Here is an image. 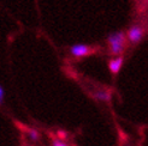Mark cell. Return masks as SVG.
Segmentation results:
<instances>
[{
  "instance_id": "cell-3",
  "label": "cell",
  "mask_w": 148,
  "mask_h": 146,
  "mask_svg": "<svg viewBox=\"0 0 148 146\" xmlns=\"http://www.w3.org/2000/svg\"><path fill=\"white\" fill-rule=\"evenodd\" d=\"M94 52L93 48L83 45V43H77V45H73L70 47V54L75 57H84L87 55H89Z\"/></svg>"
},
{
  "instance_id": "cell-4",
  "label": "cell",
  "mask_w": 148,
  "mask_h": 146,
  "mask_svg": "<svg viewBox=\"0 0 148 146\" xmlns=\"http://www.w3.org/2000/svg\"><path fill=\"white\" fill-rule=\"evenodd\" d=\"M123 62H124V59H123V56H117L114 57V59L112 60H110L108 62V68L111 71V73L112 74H118V72L121 71L122 66H123Z\"/></svg>"
},
{
  "instance_id": "cell-1",
  "label": "cell",
  "mask_w": 148,
  "mask_h": 146,
  "mask_svg": "<svg viewBox=\"0 0 148 146\" xmlns=\"http://www.w3.org/2000/svg\"><path fill=\"white\" fill-rule=\"evenodd\" d=\"M107 43L110 47V53L114 56H122L125 43H127V37H125L124 31H114L111 32L107 36Z\"/></svg>"
},
{
  "instance_id": "cell-7",
  "label": "cell",
  "mask_w": 148,
  "mask_h": 146,
  "mask_svg": "<svg viewBox=\"0 0 148 146\" xmlns=\"http://www.w3.org/2000/svg\"><path fill=\"white\" fill-rule=\"evenodd\" d=\"M52 146H70L69 144H66L63 140H59V139H54L52 141Z\"/></svg>"
},
{
  "instance_id": "cell-2",
  "label": "cell",
  "mask_w": 148,
  "mask_h": 146,
  "mask_svg": "<svg viewBox=\"0 0 148 146\" xmlns=\"http://www.w3.org/2000/svg\"><path fill=\"white\" fill-rule=\"evenodd\" d=\"M127 40L132 43V45H137L138 42H141V40L143 39V29L140 25H132L129 28V30L127 31L125 35Z\"/></svg>"
},
{
  "instance_id": "cell-8",
  "label": "cell",
  "mask_w": 148,
  "mask_h": 146,
  "mask_svg": "<svg viewBox=\"0 0 148 146\" xmlns=\"http://www.w3.org/2000/svg\"><path fill=\"white\" fill-rule=\"evenodd\" d=\"M4 99H5V90H4V87L0 85V104L4 103Z\"/></svg>"
},
{
  "instance_id": "cell-5",
  "label": "cell",
  "mask_w": 148,
  "mask_h": 146,
  "mask_svg": "<svg viewBox=\"0 0 148 146\" xmlns=\"http://www.w3.org/2000/svg\"><path fill=\"white\" fill-rule=\"evenodd\" d=\"M94 98L100 101V102H107L111 98V93L107 90H100V91H97L94 93Z\"/></svg>"
},
{
  "instance_id": "cell-9",
  "label": "cell",
  "mask_w": 148,
  "mask_h": 146,
  "mask_svg": "<svg viewBox=\"0 0 148 146\" xmlns=\"http://www.w3.org/2000/svg\"><path fill=\"white\" fill-rule=\"evenodd\" d=\"M127 146H131V145H127Z\"/></svg>"
},
{
  "instance_id": "cell-6",
  "label": "cell",
  "mask_w": 148,
  "mask_h": 146,
  "mask_svg": "<svg viewBox=\"0 0 148 146\" xmlns=\"http://www.w3.org/2000/svg\"><path fill=\"white\" fill-rule=\"evenodd\" d=\"M27 135L29 138V140H32V141H39L40 139V133L38 132L36 129H29L28 132H27Z\"/></svg>"
}]
</instances>
